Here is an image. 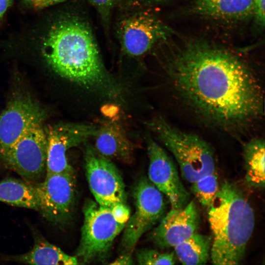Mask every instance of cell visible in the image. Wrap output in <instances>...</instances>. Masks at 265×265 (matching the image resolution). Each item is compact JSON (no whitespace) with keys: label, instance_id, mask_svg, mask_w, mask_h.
<instances>
[{"label":"cell","instance_id":"1","mask_svg":"<svg viewBox=\"0 0 265 265\" xmlns=\"http://www.w3.org/2000/svg\"><path fill=\"white\" fill-rule=\"evenodd\" d=\"M167 69L180 98L202 119L224 129L241 128L264 114L263 91L238 57L200 39L175 46Z\"/></svg>","mask_w":265,"mask_h":265},{"label":"cell","instance_id":"2","mask_svg":"<svg viewBox=\"0 0 265 265\" xmlns=\"http://www.w3.org/2000/svg\"><path fill=\"white\" fill-rule=\"evenodd\" d=\"M42 52L55 73L88 90L112 100L123 92L105 67L90 26L78 16L55 22L43 42Z\"/></svg>","mask_w":265,"mask_h":265},{"label":"cell","instance_id":"3","mask_svg":"<svg viewBox=\"0 0 265 265\" xmlns=\"http://www.w3.org/2000/svg\"><path fill=\"white\" fill-rule=\"evenodd\" d=\"M208 209L213 235L210 253L212 264H240L254 228L252 208L236 185L225 181Z\"/></svg>","mask_w":265,"mask_h":265},{"label":"cell","instance_id":"4","mask_svg":"<svg viewBox=\"0 0 265 265\" xmlns=\"http://www.w3.org/2000/svg\"><path fill=\"white\" fill-rule=\"evenodd\" d=\"M145 124L173 155L186 181L192 184L215 172L213 148L201 136L175 127L160 116Z\"/></svg>","mask_w":265,"mask_h":265},{"label":"cell","instance_id":"5","mask_svg":"<svg viewBox=\"0 0 265 265\" xmlns=\"http://www.w3.org/2000/svg\"><path fill=\"white\" fill-rule=\"evenodd\" d=\"M83 222L75 257L82 264L104 259L125 224L115 218L110 207L87 200L83 208Z\"/></svg>","mask_w":265,"mask_h":265},{"label":"cell","instance_id":"6","mask_svg":"<svg viewBox=\"0 0 265 265\" xmlns=\"http://www.w3.org/2000/svg\"><path fill=\"white\" fill-rule=\"evenodd\" d=\"M43 122L28 129L0 158V162L30 183L42 181L46 173L47 140Z\"/></svg>","mask_w":265,"mask_h":265},{"label":"cell","instance_id":"7","mask_svg":"<svg viewBox=\"0 0 265 265\" xmlns=\"http://www.w3.org/2000/svg\"><path fill=\"white\" fill-rule=\"evenodd\" d=\"M163 194L145 177H141L134 187L135 211L127 222L121 245L123 253L131 254L138 240L165 215Z\"/></svg>","mask_w":265,"mask_h":265},{"label":"cell","instance_id":"8","mask_svg":"<svg viewBox=\"0 0 265 265\" xmlns=\"http://www.w3.org/2000/svg\"><path fill=\"white\" fill-rule=\"evenodd\" d=\"M39 198L42 216L51 225L62 228L71 221L74 212L77 186L75 171L46 174L33 183Z\"/></svg>","mask_w":265,"mask_h":265},{"label":"cell","instance_id":"9","mask_svg":"<svg viewBox=\"0 0 265 265\" xmlns=\"http://www.w3.org/2000/svg\"><path fill=\"white\" fill-rule=\"evenodd\" d=\"M83 144L85 175L95 201L106 207L126 203L125 186L117 167L87 141Z\"/></svg>","mask_w":265,"mask_h":265},{"label":"cell","instance_id":"10","mask_svg":"<svg viewBox=\"0 0 265 265\" xmlns=\"http://www.w3.org/2000/svg\"><path fill=\"white\" fill-rule=\"evenodd\" d=\"M118 29L123 51L132 57L145 55L172 33V30L163 22L147 11L126 16L119 23Z\"/></svg>","mask_w":265,"mask_h":265},{"label":"cell","instance_id":"11","mask_svg":"<svg viewBox=\"0 0 265 265\" xmlns=\"http://www.w3.org/2000/svg\"><path fill=\"white\" fill-rule=\"evenodd\" d=\"M97 126L83 123H60L45 128L47 140L46 174L75 171L67 152L93 137Z\"/></svg>","mask_w":265,"mask_h":265},{"label":"cell","instance_id":"12","mask_svg":"<svg viewBox=\"0 0 265 265\" xmlns=\"http://www.w3.org/2000/svg\"><path fill=\"white\" fill-rule=\"evenodd\" d=\"M47 111L29 93L14 96L0 113V158L30 126L43 122Z\"/></svg>","mask_w":265,"mask_h":265},{"label":"cell","instance_id":"13","mask_svg":"<svg viewBox=\"0 0 265 265\" xmlns=\"http://www.w3.org/2000/svg\"><path fill=\"white\" fill-rule=\"evenodd\" d=\"M146 143L148 179L167 197L171 209L184 207L189 202L190 194L183 184L173 160L151 137L147 138Z\"/></svg>","mask_w":265,"mask_h":265},{"label":"cell","instance_id":"14","mask_svg":"<svg viewBox=\"0 0 265 265\" xmlns=\"http://www.w3.org/2000/svg\"><path fill=\"white\" fill-rule=\"evenodd\" d=\"M200 217L193 201L180 209H171L152 233L153 241L159 247H174L187 239L198 228Z\"/></svg>","mask_w":265,"mask_h":265},{"label":"cell","instance_id":"15","mask_svg":"<svg viewBox=\"0 0 265 265\" xmlns=\"http://www.w3.org/2000/svg\"><path fill=\"white\" fill-rule=\"evenodd\" d=\"M93 145L101 155L112 160L131 164L134 146L122 126L113 121L105 122L97 127Z\"/></svg>","mask_w":265,"mask_h":265},{"label":"cell","instance_id":"16","mask_svg":"<svg viewBox=\"0 0 265 265\" xmlns=\"http://www.w3.org/2000/svg\"><path fill=\"white\" fill-rule=\"evenodd\" d=\"M193 12L213 19L239 21L254 16L253 0H195Z\"/></svg>","mask_w":265,"mask_h":265},{"label":"cell","instance_id":"17","mask_svg":"<svg viewBox=\"0 0 265 265\" xmlns=\"http://www.w3.org/2000/svg\"><path fill=\"white\" fill-rule=\"evenodd\" d=\"M34 245L28 252L7 257L9 260L29 265L79 264L75 256L65 253L58 247L51 243L40 235L34 237Z\"/></svg>","mask_w":265,"mask_h":265},{"label":"cell","instance_id":"18","mask_svg":"<svg viewBox=\"0 0 265 265\" xmlns=\"http://www.w3.org/2000/svg\"><path fill=\"white\" fill-rule=\"evenodd\" d=\"M0 202L35 211L39 210V198L33 183L13 178L0 181Z\"/></svg>","mask_w":265,"mask_h":265},{"label":"cell","instance_id":"19","mask_svg":"<svg viewBox=\"0 0 265 265\" xmlns=\"http://www.w3.org/2000/svg\"><path fill=\"white\" fill-rule=\"evenodd\" d=\"M265 153V140L261 137L250 140L243 147L245 179L250 187L264 188Z\"/></svg>","mask_w":265,"mask_h":265},{"label":"cell","instance_id":"20","mask_svg":"<svg viewBox=\"0 0 265 265\" xmlns=\"http://www.w3.org/2000/svg\"><path fill=\"white\" fill-rule=\"evenodd\" d=\"M212 243L211 236L195 233L174 247V253L183 265H204L210 257Z\"/></svg>","mask_w":265,"mask_h":265},{"label":"cell","instance_id":"21","mask_svg":"<svg viewBox=\"0 0 265 265\" xmlns=\"http://www.w3.org/2000/svg\"><path fill=\"white\" fill-rule=\"evenodd\" d=\"M215 172L206 175L192 184L191 191L203 206L212 203L219 188Z\"/></svg>","mask_w":265,"mask_h":265},{"label":"cell","instance_id":"22","mask_svg":"<svg viewBox=\"0 0 265 265\" xmlns=\"http://www.w3.org/2000/svg\"><path fill=\"white\" fill-rule=\"evenodd\" d=\"M174 252H160L154 249H142L136 253V260L139 265H169L176 264Z\"/></svg>","mask_w":265,"mask_h":265},{"label":"cell","instance_id":"23","mask_svg":"<svg viewBox=\"0 0 265 265\" xmlns=\"http://www.w3.org/2000/svg\"><path fill=\"white\" fill-rule=\"evenodd\" d=\"M118 0H88L99 13L104 23L108 24L111 11Z\"/></svg>","mask_w":265,"mask_h":265},{"label":"cell","instance_id":"24","mask_svg":"<svg viewBox=\"0 0 265 265\" xmlns=\"http://www.w3.org/2000/svg\"><path fill=\"white\" fill-rule=\"evenodd\" d=\"M110 208L116 219L126 225L131 215L130 209L126 203H118Z\"/></svg>","mask_w":265,"mask_h":265},{"label":"cell","instance_id":"25","mask_svg":"<svg viewBox=\"0 0 265 265\" xmlns=\"http://www.w3.org/2000/svg\"><path fill=\"white\" fill-rule=\"evenodd\" d=\"M254 16L256 22L261 27L265 25V0H253Z\"/></svg>","mask_w":265,"mask_h":265},{"label":"cell","instance_id":"26","mask_svg":"<svg viewBox=\"0 0 265 265\" xmlns=\"http://www.w3.org/2000/svg\"><path fill=\"white\" fill-rule=\"evenodd\" d=\"M26 4L35 9H43L66 0H22Z\"/></svg>","mask_w":265,"mask_h":265},{"label":"cell","instance_id":"27","mask_svg":"<svg viewBox=\"0 0 265 265\" xmlns=\"http://www.w3.org/2000/svg\"><path fill=\"white\" fill-rule=\"evenodd\" d=\"M111 265H132L134 264L133 260L131 256V254L123 253L116 259L113 262L110 263Z\"/></svg>","mask_w":265,"mask_h":265},{"label":"cell","instance_id":"28","mask_svg":"<svg viewBox=\"0 0 265 265\" xmlns=\"http://www.w3.org/2000/svg\"><path fill=\"white\" fill-rule=\"evenodd\" d=\"M12 2L13 0H0V23Z\"/></svg>","mask_w":265,"mask_h":265},{"label":"cell","instance_id":"29","mask_svg":"<svg viewBox=\"0 0 265 265\" xmlns=\"http://www.w3.org/2000/svg\"><path fill=\"white\" fill-rule=\"evenodd\" d=\"M155 1H159V2H163V1H165L167 0H154Z\"/></svg>","mask_w":265,"mask_h":265}]
</instances>
